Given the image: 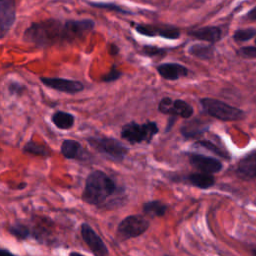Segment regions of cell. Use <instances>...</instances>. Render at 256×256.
I'll return each instance as SVG.
<instances>
[{"instance_id": "cell-19", "label": "cell", "mask_w": 256, "mask_h": 256, "mask_svg": "<svg viewBox=\"0 0 256 256\" xmlns=\"http://www.w3.org/2000/svg\"><path fill=\"white\" fill-rule=\"evenodd\" d=\"M51 122L61 130H68L74 126L75 117L71 113L57 110L51 115Z\"/></svg>"}, {"instance_id": "cell-5", "label": "cell", "mask_w": 256, "mask_h": 256, "mask_svg": "<svg viewBox=\"0 0 256 256\" xmlns=\"http://www.w3.org/2000/svg\"><path fill=\"white\" fill-rule=\"evenodd\" d=\"M200 104L208 115L222 121H238L245 116L243 110L218 99L202 98L200 99Z\"/></svg>"}, {"instance_id": "cell-24", "label": "cell", "mask_w": 256, "mask_h": 256, "mask_svg": "<svg viewBox=\"0 0 256 256\" xmlns=\"http://www.w3.org/2000/svg\"><path fill=\"white\" fill-rule=\"evenodd\" d=\"M194 146L195 147H202L206 150H209L213 153H215L216 155L222 157V158H225V159H228L229 158V154L224 151L223 149H221L220 147H218L216 144L208 141V140H201V141H197L194 143Z\"/></svg>"}, {"instance_id": "cell-8", "label": "cell", "mask_w": 256, "mask_h": 256, "mask_svg": "<svg viewBox=\"0 0 256 256\" xmlns=\"http://www.w3.org/2000/svg\"><path fill=\"white\" fill-rule=\"evenodd\" d=\"M158 111L162 114L188 119L193 115L194 110L193 107L185 100H173L170 97H163L158 104Z\"/></svg>"}, {"instance_id": "cell-13", "label": "cell", "mask_w": 256, "mask_h": 256, "mask_svg": "<svg viewBox=\"0 0 256 256\" xmlns=\"http://www.w3.org/2000/svg\"><path fill=\"white\" fill-rule=\"evenodd\" d=\"M156 70L162 78L170 81H174L182 77H186L189 73V70L187 67H185L180 63H174V62L161 63L156 66Z\"/></svg>"}, {"instance_id": "cell-20", "label": "cell", "mask_w": 256, "mask_h": 256, "mask_svg": "<svg viewBox=\"0 0 256 256\" xmlns=\"http://www.w3.org/2000/svg\"><path fill=\"white\" fill-rule=\"evenodd\" d=\"M142 210L149 217H162L168 211V205L160 200H150L142 205Z\"/></svg>"}, {"instance_id": "cell-29", "label": "cell", "mask_w": 256, "mask_h": 256, "mask_svg": "<svg viewBox=\"0 0 256 256\" xmlns=\"http://www.w3.org/2000/svg\"><path fill=\"white\" fill-rule=\"evenodd\" d=\"M25 86L17 81H10L8 84V91L10 95H16V96H20L23 94L24 90H25Z\"/></svg>"}, {"instance_id": "cell-25", "label": "cell", "mask_w": 256, "mask_h": 256, "mask_svg": "<svg viewBox=\"0 0 256 256\" xmlns=\"http://www.w3.org/2000/svg\"><path fill=\"white\" fill-rule=\"evenodd\" d=\"M88 4L92 7L95 8H100V9H106L109 11L113 12H118L122 14H133L132 12L124 9L123 7L115 4V3H108V2H88Z\"/></svg>"}, {"instance_id": "cell-23", "label": "cell", "mask_w": 256, "mask_h": 256, "mask_svg": "<svg viewBox=\"0 0 256 256\" xmlns=\"http://www.w3.org/2000/svg\"><path fill=\"white\" fill-rule=\"evenodd\" d=\"M8 232L19 240H26L32 236V230L22 223H13L9 225Z\"/></svg>"}, {"instance_id": "cell-6", "label": "cell", "mask_w": 256, "mask_h": 256, "mask_svg": "<svg viewBox=\"0 0 256 256\" xmlns=\"http://www.w3.org/2000/svg\"><path fill=\"white\" fill-rule=\"evenodd\" d=\"M149 226L150 222L146 217L142 215H129L118 224L116 235L119 241H125L144 234Z\"/></svg>"}, {"instance_id": "cell-1", "label": "cell", "mask_w": 256, "mask_h": 256, "mask_svg": "<svg viewBox=\"0 0 256 256\" xmlns=\"http://www.w3.org/2000/svg\"><path fill=\"white\" fill-rule=\"evenodd\" d=\"M95 27L92 19H69L61 21L49 18L32 22L24 31V41L36 47L73 44L84 39Z\"/></svg>"}, {"instance_id": "cell-34", "label": "cell", "mask_w": 256, "mask_h": 256, "mask_svg": "<svg viewBox=\"0 0 256 256\" xmlns=\"http://www.w3.org/2000/svg\"><path fill=\"white\" fill-rule=\"evenodd\" d=\"M0 252H1V253H6V254H12L9 250H6V249H4V248H2Z\"/></svg>"}, {"instance_id": "cell-14", "label": "cell", "mask_w": 256, "mask_h": 256, "mask_svg": "<svg viewBox=\"0 0 256 256\" xmlns=\"http://www.w3.org/2000/svg\"><path fill=\"white\" fill-rule=\"evenodd\" d=\"M60 152L66 159H74L79 161H85L90 156L88 151H86V149H84L78 141L72 139H66L62 142Z\"/></svg>"}, {"instance_id": "cell-2", "label": "cell", "mask_w": 256, "mask_h": 256, "mask_svg": "<svg viewBox=\"0 0 256 256\" xmlns=\"http://www.w3.org/2000/svg\"><path fill=\"white\" fill-rule=\"evenodd\" d=\"M124 188L117 186L115 180L101 170H94L88 174L81 195L83 202L99 208L122 205Z\"/></svg>"}, {"instance_id": "cell-17", "label": "cell", "mask_w": 256, "mask_h": 256, "mask_svg": "<svg viewBox=\"0 0 256 256\" xmlns=\"http://www.w3.org/2000/svg\"><path fill=\"white\" fill-rule=\"evenodd\" d=\"M184 180L188 184L200 189H208L215 184L214 176H212V174L210 173L205 172L190 173L184 177Z\"/></svg>"}, {"instance_id": "cell-15", "label": "cell", "mask_w": 256, "mask_h": 256, "mask_svg": "<svg viewBox=\"0 0 256 256\" xmlns=\"http://www.w3.org/2000/svg\"><path fill=\"white\" fill-rule=\"evenodd\" d=\"M188 35L195 39L214 44L221 39L222 30L217 26H205L189 31Z\"/></svg>"}, {"instance_id": "cell-4", "label": "cell", "mask_w": 256, "mask_h": 256, "mask_svg": "<svg viewBox=\"0 0 256 256\" xmlns=\"http://www.w3.org/2000/svg\"><path fill=\"white\" fill-rule=\"evenodd\" d=\"M158 132V125L154 121H148L145 123L130 121L122 126L120 135L122 139L126 140L130 144H139L143 142L149 144Z\"/></svg>"}, {"instance_id": "cell-22", "label": "cell", "mask_w": 256, "mask_h": 256, "mask_svg": "<svg viewBox=\"0 0 256 256\" xmlns=\"http://www.w3.org/2000/svg\"><path fill=\"white\" fill-rule=\"evenodd\" d=\"M23 152L30 153L36 156L47 157L51 154L50 149L44 144H38L33 140H29L23 147Z\"/></svg>"}, {"instance_id": "cell-10", "label": "cell", "mask_w": 256, "mask_h": 256, "mask_svg": "<svg viewBox=\"0 0 256 256\" xmlns=\"http://www.w3.org/2000/svg\"><path fill=\"white\" fill-rule=\"evenodd\" d=\"M39 80L45 86L67 94H77L84 90V85L78 80H71L60 77H40Z\"/></svg>"}, {"instance_id": "cell-32", "label": "cell", "mask_w": 256, "mask_h": 256, "mask_svg": "<svg viewBox=\"0 0 256 256\" xmlns=\"http://www.w3.org/2000/svg\"><path fill=\"white\" fill-rule=\"evenodd\" d=\"M176 119L177 117L176 116H173V115H169V120H168V123H167V126H166V129H165V132H168L171 130V128L173 127V125L175 124L176 122Z\"/></svg>"}, {"instance_id": "cell-11", "label": "cell", "mask_w": 256, "mask_h": 256, "mask_svg": "<svg viewBox=\"0 0 256 256\" xmlns=\"http://www.w3.org/2000/svg\"><path fill=\"white\" fill-rule=\"evenodd\" d=\"M16 20L15 0H0V37L4 38Z\"/></svg>"}, {"instance_id": "cell-16", "label": "cell", "mask_w": 256, "mask_h": 256, "mask_svg": "<svg viewBox=\"0 0 256 256\" xmlns=\"http://www.w3.org/2000/svg\"><path fill=\"white\" fill-rule=\"evenodd\" d=\"M237 172L244 178H256V150L250 151L239 161Z\"/></svg>"}, {"instance_id": "cell-18", "label": "cell", "mask_w": 256, "mask_h": 256, "mask_svg": "<svg viewBox=\"0 0 256 256\" xmlns=\"http://www.w3.org/2000/svg\"><path fill=\"white\" fill-rule=\"evenodd\" d=\"M207 130H208L207 125L203 124L198 119H194L184 123V125L180 129V132L184 138L189 139V138H193L198 135H201Z\"/></svg>"}, {"instance_id": "cell-12", "label": "cell", "mask_w": 256, "mask_h": 256, "mask_svg": "<svg viewBox=\"0 0 256 256\" xmlns=\"http://www.w3.org/2000/svg\"><path fill=\"white\" fill-rule=\"evenodd\" d=\"M188 159L191 166L199 170L200 172L213 174V173L220 172L223 167L222 163L216 158L198 154V153H190L188 155Z\"/></svg>"}, {"instance_id": "cell-35", "label": "cell", "mask_w": 256, "mask_h": 256, "mask_svg": "<svg viewBox=\"0 0 256 256\" xmlns=\"http://www.w3.org/2000/svg\"><path fill=\"white\" fill-rule=\"evenodd\" d=\"M255 43H256V39H255Z\"/></svg>"}, {"instance_id": "cell-33", "label": "cell", "mask_w": 256, "mask_h": 256, "mask_svg": "<svg viewBox=\"0 0 256 256\" xmlns=\"http://www.w3.org/2000/svg\"><path fill=\"white\" fill-rule=\"evenodd\" d=\"M109 52H110V54L111 55H117L118 53H119V48H118V46L117 45H115V44H111L110 45V48H109Z\"/></svg>"}, {"instance_id": "cell-31", "label": "cell", "mask_w": 256, "mask_h": 256, "mask_svg": "<svg viewBox=\"0 0 256 256\" xmlns=\"http://www.w3.org/2000/svg\"><path fill=\"white\" fill-rule=\"evenodd\" d=\"M244 19L248 21H256V6H254L252 9H250L246 15L244 16Z\"/></svg>"}, {"instance_id": "cell-28", "label": "cell", "mask_w": 256, "mask_h": 256, "mask_svg": "<svg viewBox=\"0 0 256 256\" xmlns=\"http://www.w3.org/2000/svg\"><path fill=\"white\" fill-rule=\"evenodd\" d=\"M143 54L148 56V57H155V56H161L163 57L167 50L164 48H159L156 46H151V45H145L142 49Z\"/></svg>"}, {"instance_id": "cell-30", "label": "cell", "mask_w": 256, "mask_h": 256, "mask_svg": "<svg viewBox=\"0 0 256 256\" xmlns=\"http://www.w3.org/2000/svg\"><path fill=\"white\" fill-rule=\"evenodd\" d=\"M237 54L245 58H255L256 57V47L254 46H244L237 50Z\"/></svg>"}, {"instance_id": "cell-26", "label": "cell", "mask_w": 256, "mask_h": 256, "mask_svg": "<svg viewBox=\"0 0 256 256\" xmlns=\"http://www.w3.org/2000/svg\"><path fill=\"white\" fill-rule=\"evenodd\" d=\"M254 36H256V29L249 27L244 29H237L233 34V39L236 42H244L250 40Z\"/></svg>"}, {"instance_id": "cell-27", "label": "cell", "mask_w": 256, "mask_h": 256, "mask_svg": "<svg viewBox=\"0 0 256 256\" xmlns=\"http://www.w3.org/2000/svg\"><path fill=\"white\" fill-rule=\"evenodd\" d=\"M121 76H122V72L117 68V66L115 64H113L111 66L110 70L101 77V81L105 82V83H110V82L118 80Z\"/></svg>"}, {"instance_id": "cell-21", "label": "cell", "mask_w": 256, "mask_h": 256, "mask_svg": "<svg viewBox=\"0 0 256 256\" xmlns=\"http://www.w3.org/2000/svg\"><path fill=\"white\" fill-rule=\"evenodd\" d=\"M188 53L202 60H209L214 56V47L212 44H193L188 48Z\"/></svg>"}, {"instance_id": "cell-3", "label": "cell", "mask_w": 256, "mask_h": 256, "mask_svg": "<svg viewBox=\"0 0 256 256\" xmlns=\"http://www.w3.org/2000/svg\"><path fill=\"white\" fill-rule=\"evenodd\" d=\"M87 142L96 152L114 162H121L127 156L129 148L112 137H88Z\"/></svg>"}, {"instance_id": "cell-7", "label": "cell", "mask_w": 256, "mask_h": 256, "mask_svg": "<svg viewBox=\"0 0 256 256\" xmlns=\"http://www.w3.org/2000/svg\"><path fill=\"white\" fill-rule=\"evenodd\" d=\"M135 31L147 37H161L169 40L180 38V29L170 24H135Z\"/></svg>"}, {"instance_id": "cell-9", "label": "cell", "mask_w": 256, "mask_h": 256, "mask_svg": "<svg viewBox=\"0 0 256 256\" xmlns=\"http://www.w3.org/2000/svg\"><path fill=\"white\" fill-rule=\"evenodd\" d=\"M80 234L88 246L89 250L97 256H106L109 255V250L105 245L104 241L100 238V236L95 232V230L88 224L82 223L80 226Z\"/></svg>"}]
</instances>
